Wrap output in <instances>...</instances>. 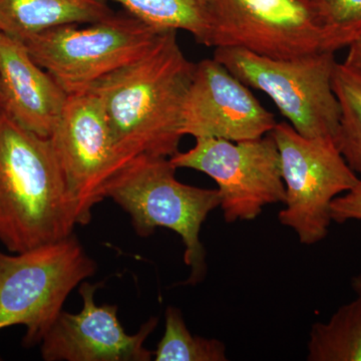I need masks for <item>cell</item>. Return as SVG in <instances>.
Instances as JSON below:
<instances>
[{
	"label": "cell",
	"instance_id": "obj_4",
	"mask_svg": "<svg viewBox=\"0 0 361 361\" xmlns=\"http://www.w3.org/2000/svg\"><path fill=\"white\" fill-rule=\"evenodd\" d=\"M96 271L73 234L21 253L0 250V330L23 325V345L40 343L71 291Z\"/></svg>",
	"mask_w": 361,
	"mask_h": 361
},
{
	"label": "cell",
	"instance_id": "obj_11",
	"mask_svg": "<svg viewBox=\"0 0 361 361\" xmlns=\"http://www.w3.org/2000/svg\"><path fill=\"white\" fill-rule=\"evenodd\" d=\"M276 123L250 87L220 61L213 58L196 63L183 106V135L248 141L269 134Z\"/></svg>",
	"mask_w": 361,
	"mask_h": 361
},
{
	"label": "cell",
	"instance_id": "obj_19",
	"mask_svg": "<svg viewBox=\"0 0 361 361\" xmlns=\"http://www.w3.org/2000/svg\"><path fill=\"white\" fill-rule=\"evenodd\" d=\"M318 6L325 25L348 47L361 30V0H322Z\"/></svg>",
	"mask_w": 361,
	"mask_h": 361
},
{
	"label": "cell",
	"instance_id": "obj_22",
	"mask_svg": "<svg viewBox=\"0 0 361 361\" xmlns=\"http://www.w3.org/2000/svg\"><path fill=\"white\" fill-rule=\"evenodd\" d=\"M351 287L355 290L356 295L361 296V273L353 277V279H351Z\"/></svg>",
	"mask_w": 361,
	"mask_h": 361
},
{
	"label": "cell",
	"instance_id": "obj_12",
	"mask_svg": "<svg viewBox=\"0 0 361 361\" xmlns=\"http://www.w3.org/2000/svg\"><path fill=\"white\" fill-rule=\"evenodd\" d=\"M101 284L82 282V310L78 314L61 311L40 342L45 361H149L154 351L145 342L158 325L151 317L135 334H128L118 318L116 305H97Z\"/></svg>",
	"mask_w": 361,
	"mask_h": 361
},
{
	"label": "cell",
	"instance_id": "obj_18",
	"mask_svg": "<svg viewBox=\"0 0 361 361\" xmlns=\"http://www.w3.org/2000/svg\"><path fill=\"white\" fill-rule=\"evenodd\" d=\"M165 332L154 351L156 361H227L224 342L193 336L182 312L169 306L165 314Z\"/></svg>",
	"mask_w": 361,
	"mask_h": 361
},
{
	"label": "cell",
	"instance_id": "obj_23",
	"mask_svg": "<svg viewBox=\"0 0 361 361\" xmlns=\"http://www.w3.org/2000/svg\"><path fill=\"white\" fill-rule=\"evenodd\" d=\"M4 111V94H2L1 84H0V114Z\"/></svg>",
	"mask_w": 361,
	"mask_h": 361
},
{
	"label": "cell",
	"instance_id": "obj_13",
	"mask_svg": "<svg viewBox=\"0 0 361 361\" xmlns=\"http://www.w3.org/2000/svg\"><path fill=\"white\" fill-rule=\"evenodd\" d=\"M0 84L7 115L25 129L51 137L68 94L32 59L23 40L1 30Z\"/></svg>",
	"mask_w": 361,
	"mask_h": 361
},
{
	"label": "cell",
	"instance_id": "obj_7",
	"mask_svg": "<svg viewBox=\"0 0 361 361\" xmlns=\"http://www.w3.org/2000/svg\"><path fill=\"white\" fill-rule=\"evenodd\" d=\"M161 32L121 13L87 25L58 26L23 42L32 59L73 94L139 59Z\"/></svg>",
	"mask_w": 361,
	"mask_h": 361
},
{
	"label": "cell",
	"instance_id": "obj_24",
	"mask_svg": "<svg viewBox=\"0 0 361 361\" xmlns=\"http://www.w3.org/2000/svg\"><path fill=\"white\" fill-rule=\"evenodd\" d=\"M0 30H1V32H4V26H2L1 21H0Z\"/></svg>",
	"mask_w": 361,
	"mask_h": 361
},
{
	"label": "cell",
	"instance_id": "obj_10",
	"mask_svg": "<svg viewBox=\"0 0 361 361\" xmlns=\"http://www.w3.org/2000/svg\"><path fill=\"white\" fill-rule=\"evenodd\" d=\"M49 140L78 224H89L92 208L106 199V188L133 159L118 148L101 103L89 90L68 94Z\"/></svg>",
	"mask_w": 361,
	"mask_h": 361
},
{
	"label": "cell",
	"instance_id": "obj_6",
	"mask_svg": "<svg viewBox=\"0 0 361 361\" xmlns=\"http://www.w3.org/2000/svg\"><path fill=\"white\" fill-rule=\"evenodd\" d=\"M206 47H238L266 58L294 59L346 47L325 25L318 2L208 0Z\"/></svg>",
	"mask_w": 361,
	"mask_h": 361
},
{
	"label": "cell",
	"instance_id": "obj_9",
	"mask_svg": "<svg viewBox=\"0 0 361 361\" xmlns=\"http://www.w3.org/2000/svg\"><path fill=\"white\" fill-rule=\"evenodd\" d=\"M170 160L177 169H192L215 180L227 223L255 220L266 206L284 203L281 161L270 134L241 142L196 139L193 148Z\"/></svg>",
	"mask_w": 361,
	"mask_h": 361
},
{
	"label": "cell",
	"instance_id": "obj_3",
	"mask_svg": "<svg viewBox=\"0 0 361 361\" xmlns=\"http://www.w3.org/2000/svg\"><path fill=\"white\" fill-rule=\"evenodd\" d=\"M176 171L170 158L137 156L111 180L106 199L129 214L135 233L142 238L157 228L177 233L185 246V264L191 271L184 284L196 285L207 272L202 225L220 207V195L217 189L183 184Z\"/></svg>",
	"mask_w": 361,
	"mask_h": 361
},
{
	"label": "cell",
	"instance_id": "obj_17",
	"mask_svg": "<svg viewBox=\"0 0 361 361\" xmlns=\"http://www.w3.org/2000/svg\"><path fill=\"white\" fill-rule=\"evenodd\" d=\"M332 87L341 106L334 142L349 168L361 175V71L336 63Z\"/></svg>",
	"mask_w": 361,
	"mask_h": 361
},
{
	"label": "cell",
	"instance_id": "obj_1",
	"mask_svg": "<svg viewBox=\"0 0 361 361\" xmlns=\"http://www.w3.org/2000/svg\"><path fill=\"white\" fill-rule=\"evenodd\" d=\"M196 63L165 30L129 65L92 85L116 145L126 156L171 158L179 152L182 113Z\"/></svg>",
	"mask_w": 361,
	"mask_h": 361
},
{
	"label": "cell",
	"instance_id": "obj_8",
	"mask_svg": "<svg viewBox=\"0 0 361 361\" xmlns=\"http://www.w3.org/2000/svg\"><path fill=\"white\" fill-rule=\"evenodd\" d=\"M269 134L279 152L285 186V207L278 219L301 244L315 245L329 235L332 202L360 178L334 140L304 137L285 122L277 123Z\"/></svg>",
	"mask_w": 361,
	"mask_h": 361
},
{
	"label": "cell",
	"instance_id": "obj_25",
	"mask_svg": "<svg viewBox=\"0 0 361 361\" xmlns=\"http://www.w3.org/2000/svg\"><path fill=\"white\" fill-rule=\"evenodd\" d=\"M307 1L319 2L322 1V0H307Z\"/></svg>",
	"mask_w": 361,
	"mask_h": 361
},
{
	"label": "cell",
	"instance_id": "obj_5",
	"mask_svg": "<svg viewBox=\"0 0 361 361\" xmlns=\"http://www.w3.org/2000/svg\"><path fill=\"white\" fill-rule=\"evenodd\" d=\"M214 59L249 87L267 94L299 134L336 140L341 106L332 87L334 52L276 59L238 47H216Z\"/></svg>",
	"mask_w": 361,
	"mask_h": 361
},
{
	"label": "cell",
	"instance_id": "obj_21",
	"mask_svg": "<svg viewBox=\"0 0 361 361\" xmlns=\"http://www.w3.org/2000/svg\"><path fill=\"white\" fill-rule=\"evenodd\" d=\"M343 63L361 71V30L348 44V54Z\"/></svg>",
	"mask_w": 361,
	"mask_h": 361
},
{
	"label": "cell",
	"instance_id": "obj_20",
	"mask_svg": "<svg viewBox=\"0 0 361 361\" xmlns=\"http://www.w3.org/2000/svg\"><path fill=\"white\" fill-rule=\"evenodd\" d=\"M331 219L338 224L348 221H361V179L353 189L332 202Z\"/></svg>",
	"mask_w": 361,
	"mask_h": 361
},
{
	"label": "cell",
	"instance_id": "obj_15",
	"mask_svg": "<svg viewBox=\"0 0 361 361\" xmlns=\"http://www.w3.org/2000/svg\"><path fill=\"white\" fill-rule=\"evenodd\" d=\"M308 361H361V296L311 326Z\"/></svg>",
	"mask_w": 361,
	"mask_h": 361
},
{
	"label": "cell",
	"instance_id": "obj_14",
	"mask_svg": "<svg viewBox=\"0 0 361 361\" xmlns=\"http://www.w3.org/2000/svg\"><path fill=\"white\" fill-rule=\"evenodd\" d=\"M106 0H0L4 32L25 40L66 25H87L113 16Z\"/></svg>",
	"mask_w": 361,
	"mask_h": 361
},
{
	"label": "cell",
	"instance_id": "obj_16",
	"mask_svg": "<svg viewBox=\"0 0 361 361\" xmlns=\"http://www.w3.org/2000/svg\"><path fill=\"white\" fill-rule=\"evenodd\" d=\"M145 25L158 32L183 30L207 45L208 0H113Z\"/></svg>",
	"mask_w": 361,
	"mask_h": 361
},
{
	"label": "cell",
	"instance_id": "obj_2",
	"mask_svg": "<svg viewBox=\"0 0 361 361\" xmlns=\"http://www.w3.org/2000/svg\"><path fill=\"white\" fill-rule=\"evenodd\" d=\"M77 213L49 137L0 114V242L21 253L71 236Z\"/></svg>",
	"mask_w": 361,
	"mask_h": 361
}]
</instances>
